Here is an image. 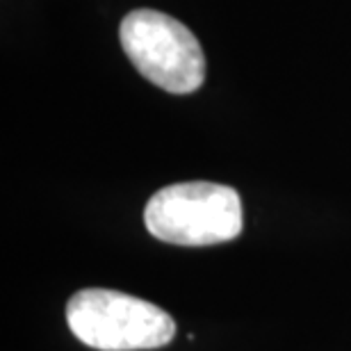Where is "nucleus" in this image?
<instances>
[{
    "label": "nucleus",
    "mask_w": 351,
    "mask_h": 351,
    "mask_svg": "<svg viewBox=\"0 0 351 351\" xmlns=\"http://www.w3.org/2000/svg\"><path fill=\"white\" fill-rule=\"evenodd\" d=\"M144 223L160 242L178 247H210L242 233V201L219 182H176L151 196Z\"/></svg>",
    "instance_id": "f257e3e1"
},
{
    "label": "nucleus",
    "mask_w": 351,
    "mask_h": 351,
    "mask_svg": "<svg viewBox=\"0 0 351 351\" xmlns=\"http://www.w3.org/2000/svg\"><path fill=\"white\" fill-rule=\"evenodd\" d=\"M71 333L98 351H144L169 345L176 322L169 313L132 294L89 287L66 306Z\"/></svg>",
    "instance_id": "f03ea898"
},
{
    "label": "nucleus",
    "mask_w": 351,
    "mask_h": 351,
    "mask_svg": "<svg viewBox=\"0 0 351 351\" xmlns=\"http://www.w3.org/2000/svg\"><path fill=\"white\" fill-rule=\"evenodd\" d=\"M119 37L137 71L169 94H192L206 80L199 39L178 19L135 10L121 21Z\"/></svg>",
    "instance_id": "7ed1b4c3"
}]
</instances>
